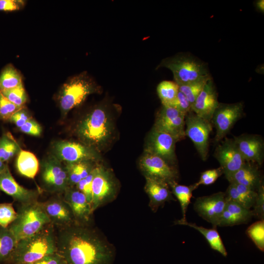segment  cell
I'll list each match as a JSON object with an SVG mask.
<instances>
[{
    "label": "cell",
    "mask_w": 264,
    "mask_h": 264,
    "mask_svg": "<svg viewBox=\"0 0 264 264\" xmlns=\"http://www.w3.org/2000/svg\"><path fill=\"white\" fill-rule=\"evenodd\" d=\"M0 191L11 196L19 204H24L38 200L39 192L28 189L19 184L12 176L9 167L0 173Z\"/></svg>",
    "instance_id": "cell-18"
},
{
    "label": "cell",
    "mask_w": 264,
    "mask_h": 264,
    "mask_svg": "<svg viewBox=\"0 0 264 264\" xmlns=\"http://www.w3.org/2000/svg\"><path fill=\"white\" fill-rule=\"evenodd\" d=\"M25 1L22 0H0V11H13L22 9Z\"/></svg>",
    "instance_id": "cell-44"
},
{
    "label": "cell",
    "mask_w": 264,
    "mask_h": 264,
    "mask_svg": "<svg viewBox=\"0 0 264 264\" xmlns=\"http://www.w3.org/2000/svg\"><path fill=\"white\" fill-rule=\"evenodd\" d=\"M144 189L149 199V206L154 212L170 200H174L171 188L166 182L153 178L145 177Z\"/></svg>",
    "instance_id": "cell-22"
},
{
    "label": "cell",
    "mask_w": 264,
    "mask_h": 264,
    "mask_svg": "<svg viewBox=\"0 0 264 264\" xmlns=\"http://www.w3.org/2000/svg\"><path fill=\"white\" fill-rule=\"evenodd\" d=\"M31 117L23 108L16 112L11 117V120L18 128H21Z\"/></svg>",
    "instance_id": "cell-46"
},
{
    "label": "cell",
    "mask_w": 264,
    "mask_h": 264,
    "mask_svg": "<svg viewBox=\"0 0 264 264\" xmlns=\"http://www.w3.org/2000/svg\"><path fill=\"white\" fill-rule=\"evenodd\" d=\"M12 264L6 263V264Z\"/></svg>",
    "instance_id": "cell-49"
},
{
    "label": "cell",
    "mask_w": 264,
    "mask_h": 264,
    "mask_svg": "<svg viewBox=\"0 0 264 264\" xmlns=\"http://www.w3.org/2000/svg\"><path fill=\"white\" fill-rule=\"evenodd\" d=\"M94 168L88 176L81 180L75 186L78 190L85 195L91 207L92 199V184L94 174Z\"/></svg>",
    "instance_id": "cell-40"
},
{
    "label": "cell",
    "mask_w": 264,
    "mask_h": 264,
    "mask_svg": "<svg viewBox=\"0 0 264 264\" xmlns=\"http://www.w3.org/2000/svg\"><path fill=\"white\" fill-rule=\"evenodd\" d=\"M41 203L55 228L64 227L75 223L71 210L62 195H55Z\"/></svg>",
    "instance_id": "cell-17"
},
{
    "label": "cell",
    "mask_w": 264,
    "mask_h": 264,
    "mask_svg": "<svg viewBox=\"0 0 264 264\" xmlns=\"http://www.w3.org/2000/svg\"><path fill=\"white\" fill-rule=\"evenodd\" d=\"M57 252L66 264H112L115 250L89 225L74 223L55 228Z\"/></svg>",
    "instance_id": "cell-1"
},
{
    "label": "cell",
    "mask_w": 264,
    "mask_h": 264,
    "mask_svg": "<svg viewBox=\"0 0 264 264\" xmlns=\"http://www.w3.org/2000/svg\"><path fill=\"white\" fill-rule=\"evenodd\" d=\"M226 203L225 192H219L198 198L194 209L200 217L211 223L213 228H217Z\"/></svg>",
    "instance_id": "cell-15"
},
{
    "label": "cell",
    "mask_w": 264,
    "mask_h": 264,
    "mask_svg": "<svg viewBox=\"0 0 264 264\" xmlns=\"http://www.w3.org/2000/svg\"><path fill=\"white\" fill-rule=\"evenodd\" d=\"M227 180L229 183L242 185L256 191L264 182L258 165L248 162H245Z\"/></svg>",
    "instance_id": "cell-23"
},
{
    "label": "cell",
    "mask_w": 264,
    "mask_h": 264,
    "mask_svg": "<svg viewBox=\"0 0 264 264\" xmlns=\"http://www.w3.org/2000/svg\"><path fill=\"white\" fill-rule=\"evenodd\" d=\"M156 91L162 105L169 106L176 98L179 87L175 81L164 80L158 84Z\"/></svg>",
    "instance_id": "cell-31"
},
{
    "label": "cell",
    "mask_w": 264,
    "mask_h": 264,
    "mask_svg": "<svg viewBox=\"0 0 264 264\" xmlns=\"http://www.w3.org/2000/svg\"><path fill=\"white\" fill-rule=\"evenodd\" d=\"M24 107H19L8 100L0 90V119L10 120L12 116Z\"/></svg>",
    "instance_id": "cell-38"
},
{
    "label": "cell",
    "mask_w": 264,
    "mask_h": 264,
    "mask_svg": "<svg viewBox=\"0 0 264 264\" xmlns=\"http://www.w3.org/2000/svg\"><path fill=\"white\" fill-rule=\"evenodd\" d=\"M255 6L257 10L261 12H264V0H259L255 2Z\"/></svg>",
    "instance_id": "cell-47"
},
{
    "label": "cell",
    "mask_w": 264,
    "mask_h": 264,
    "mask_svg": "<svg viewBox=\"0 0 264 264\" xmlns=\"http://www.w3.org/2000/svg\"><path fill=\"white\" fill-rule=\"evenodd\" d=\"M55 157L65 163L83 161L96 162L100 159L98 152L83 144L73 141H60L54 143Z\"/></svg>",
    "instance_id": "cell-13"
},
{
    "label": "cell",
    "mask_w": 264,
    "mask_h": 264,
    "mask_svg": "<svg viewBox=\"0 0 264 264\" xmlns=\"http://www.w3.org/2000/svg\"><path fill=\"white\" fill-rule=\"evenodd\" d=\"M175 224L186 225L197 230L204 237L212 249L224 257L227 255L226 248L216 228H206L194 223L188 222L187 220L181 221L179 220H176Z\"/></svg>",
    "instance_id": "cell-25"
},
{
    "label": "cell",
    "mask_w": 264,
    "mask_h": 264,
    "mask_svg": "<svg viewBox=\"0 0 264 264\" xmlns=\"http://www.w3.org/2000/svg\"><path fill=\"white\" fill-rule=\"evenodd\" d=\"M234 142L246 162L261 165L264 159V141L259 135L243 134L234 138Z\"/></svg>",
    "instance_id": "cell-20"
},
{
    "label": "cell",
    "mask_w": 264,
    "mask_h": 264,
    "mask_svg": "<svg viewBox=\"0 0 264 264\" xmlns=\"http://www.w3.org/2000/svg\"><path fill=\"white\" fill-rule=\"evenodd\" d=\"M3 95L16 106L22 108L27 101V95L22 83L9 89L1 91Z\"/></svg>",
    "instance_id": "cell-36"
},
{
    "label": "cell",
    "mask_w": 264,
    "mask_h": 264,
    "mask_svg": "<svg viewBox=\"0 0 264 264\" xmlns=\"http://www.w3.org/2000/svg\"><path fill=\"white\" fill-rule=\"evenodd\" d=\"M185 133L193 142L203 160L207 158L209 151V137L212 131L211 122L205 120L192 110L185 116Z\"/></svg>",
    "instance_id": "cell-9"
},
{
    "label": "cell",
    "mask_w": 264,
    "mask_h": 264,
    "mask_svg": "<svg viewBox=\"0 0 264 264\" xmlns=\"http://www.w3.org/2000/svg\"><path fill=\"white\" fill-rule=\"evenodd\" d=\"M16 167L21 175L33 179L39 170V163L33 153L20 149L16 159Z\"/></svg>",
    "instance_id": "cell-26"
},
{
    "label": "cell",
    "mask_w": 264,
    "mask_h": 264,
    "mask_svg": "<svg viewBox=\"0 0 264 264\" xmlns=\"http://www.w3.org/2000/svg\"><path fill=\"white\" fill-rule=\"evenodd\" d=\"M234 184L237 191L240 204L246 209H250L255 202L257 191L242 185Z\"/></svg>",
    "instance_id": "cell-35"
},
{
    "label": "cell",
    "mask_w": 264,
    "mask_h": 264,
    "mask_svg": "<svg viewBox=\"0 0 264 264\" xmlns=\"http://www.w3.org/2000/svg\"><path fill=\"white\" fill-rule=\"evenodd\" d=\"M17 242L8 228L0 226V264H10Z\"/></svg>",
    "instance_id": "cell-28"
},
{
    "label": "cell",
    "mask_w": 264,
    "mask_h": 264,
    "mask_svg": "<svg viewBox=\"0 0 264 264\" xmlns=\"http://www.w3.org/2000/svg\"><path fill=\"white\" fill-rule=\"evenodd\" d=\"M101 87L86 71L70 77L64 84L59 94V102L64 115L81 105L91 94L101 92Z\"/></svg>",
    "instance_id": "cell-4"
},
{
    "label": "cell",
    "mask_w": 264,
    "mask_h": 264,
    "mask_svg": "<svg viewBox=\"0 0 264 264\" xmlns=\"http://www.w3.org/2000/svg\"><path fill=\"white\" fill-rule=\"evenodd\" d=\"M8 164L0 160V173L6 168Z\"/></svg>",
    "instance_id": "cell-48"
},
{
    "label": "cell",
    "mask_w": 264,
    "mask_h": 264,
    "mask_svg": "<svg viewBox=\"0 0 264 264\" xmlns=\"http://www.w3.org/2000/svg\"><path fill=\"white\" fill-rule=\"evenodd\" d=\"M252 210L253 216L260 220H264V182L257 190V197Z\"/></svg>",
    "instance_id": "cell-41"
},
{
    "label": "cell",
    "mask_w": 264,
    "mask_h": 264,
    "mask_svg": "<svg viewBox=\"0 0 264 264\" xmlns=\"http://www.w3.org/2000/svg\"><path fill=\"white\" fill-rule=\"evenodd\" d=\"M180 112L187 114L191 110V104L186 97L180 91H178L175 99L169 106Z\"/></svg>",
    "instance_id": "cell-42"
},
{
    "label": "cell",
    "mask_w": 264,
    "mask_h": 264,
    "mask_svg": "<svg viewBox=\"0 0 264 264\" xmlns=\"http://www.w3.org/2000/svg\"><path fill=\"white\" fill-rule=\"evenodd\" d=\"M26 264H66L64 259L57 252L48 255L33 263Z\"/></svg>",
    "instance_id": "cell-45"
},
{
    "label": "cell",
    "mask_w": 264,
    "mask_h": 264,
    "mask_svg": "<svg viewBox=\"0 0 264 264\" xmlns=\"http://www.w3.org/2000/svg\"><path fill=\"white\" fill-rule=\"evenodd\" d=\"M185 116L172 107L162 105L156 113L153 128L167 133L179 141L186 137Z\"/></svg>",
    "instance_id": "cell-12"
},
{
    "label": "cell",
    "mask_w": 264,
    "mask_h": 264,
    "mask_svg": "<svg viewBox=\"0 0 264 264\" xmlns=\"http://www.w3.org/2000/svg\"><path fill=\"white\" fill-rule=\"evenodd\" d=\"M176 142L169 134L153 128L148 136L144 153L158 156L170 164L176 166Z\"/></svg>",
    "instance_id": "cell-14"
},
{
    "label": "cell",
    "mask_w": 264,
    "mask_h": 264,
    "mask_svg": "<svg viewBox=\"0 0 264 264\" xmlns=\"http://www.w3.org/2000/svg\"><path fill=\"white\" fill-rule=\"evenodd\" d=\"M222 174L223 171L220 167L216 169L206 170L201 174L199 180L194 184L196 189L200 185L212 184Z\"/></svg>",
    "instance_id": "cell-39"
},
{
    "label": "cell",
    "mask_w": 264,
    "mask_h": 264,
    "mask_svg": "<svg viewBox=\"0 0 264 264\" xmlns=\"http://www.w3.org/2000/svg\"><path fill=\"white\" fill-rule=\"evenodd\" d=\"M243 111V104L242 102L232 104L219 103L211 121L216 130L215 142H219L225 137L236 122L242 117Z\"/></svg>",
    "instance_id": "cell-11"
},
{
    "label": "cell",
    "mask_w": 264,
    "mask_h": 264,
    "mask_svg": "<svg viewBox=\"0 0 264 264\" xmlns=\"http://www.w3.org/2000/svg\"><path fill=\"white\" fill-rule=\"evenodd\" d=\"M15 220L7 227L17 242L39 232L50 223L41 203L38 201L19 204Z\"/></svg>",
    "instance_id": "cell-6"
},
{
    "label": "cell",
    "mask_w": 264,
    "mask_h": 264,
    "mask_svg": "<svg viewBox=\"0 0 264 264\" xmlns=\"http://www.w3.org/2000/svg\"><path fill=\"white\" fill-rule=\"evenodd\" d=\"M20 129L22 132L33 136H40L42 133L41 126L31 118L20 128Z\"/></svg>",
    "instance_id": "cell-43"
},
{
    "label": "cell",
    "mask_w": 264,
    "mask_h": 264,
    "mask_svg": "<svg viewBox=\"0 0 264 264\" xmlns=\"http://www.w3.org/2000/svg\"><path fill=\"white\" fill-rule=\"evenodd\" d=\"M57 252L56 231L51 223L18 242L10 264H26Z\"/></svg>",
    "instance_id": "cell-3"
},
{
    "label": "cell",
    "mask_w": 264,
    "mask_h": 264,
    "mask_svg": "<svg viewBox=\"0 0 264 264\" xmlns=\"http://www.w3.org/2000/svg\"><path fill=\"white\" fill-rule=\"evenodd\" d=\"M169 186L172 194L176 198L180 205L182 218L179 220L185 221L186 220V214L187 210L191 202V199L193 196V192L196 189V188L194 184L190 186H186L179 184L176 182L171 183L169 184Z\"/></svg>",
    "instance_id": "cell-29"
},
{
    "label": "cell",
    "mask_w": 264,
    "mask_h": 264,
    "mask_svg": "<svg viewBox=\"0 0 264 264\" xmlns=\"http://www.w3.org/2000/svg\"><path fill=\"white\" fill-rule=\"evenodd\" d=\"M214 155L219 162L226 179L238 171L246 162L233 139L226 138L217 147Z\"/></svg>",
    "instance_id": "cell-16"
},
{
    "label": "cell",
    "mask_w": 264,
    "mask_h": 264,
    "mask_svg": "<svg viewBox=\"0 0 264 264\" xmlns=\"http://www.w3.org/2000/svg\"><path fill=\"white\" fill-rule=\"evenodd\" d=\"M20 151L15 141L7 134L0 138V160L6 163Z\"/></svg>",
    "instance_id": "cell-33"
},
{
    "label": "cell",
    "mask_w": 264,
    "mask_h": 264,
    "mask_svg": "<svg viewBox=\"0 0 264 264\" xmlns=\"http://www.w3.org/2000/svg\"><path fill=\"white\" fill-rule=\"evenodd\" d=\"M17 213L11 203H0V226L7 228L16 219Z\"/></svg>",
    "instance_id": "cell-37"
},
{
    "label": "cell",
    "mask_w": 264,
    "mask_h": 264,
    "mask_svg": "<svg viewBox=\"0 0 264 264\" xmlns=\"http://www.w3.org/2000/svg\"><path fill=\"white\" fill-rule=\"evenodd\" d=\"M160 67L170 70L178 85L211 76L205 63L188 53H179L163 59L156 69Z\"/></svg>",
    "instance_id": "cell-5"
},
{
    "label": "cell",
    "mask_w": 264,
    "mask_h": 264,
    "mask_svg": "<svg viewBox=\"0 0 264 264\" xmlns=\"http://www.w3.org/2000/svg\"><path fill=\"white\" fill-rule=\"evenodd\" d=\"M139 166L145 177L163 181L169 185L178 182L179 173L176 166L158 156L144 153L139 159Z\"/></svg>",
    "instance_id": "cell-10"
},
{
    "label": "cell",
    "mask_w": 264,
    "mask_h": 264,
    "mask_svg": "<svg viewBox=\"0 0 264 264\" xmlns=\"http://www.w3.org/2000/svg\"><path fill=\"white\" fill-rule=\"evenodd\" d=\"M92 191L93 213L99 207L112 201L116 197V180L111 172L102 165H96L94 168Z\"/></svg>",
    "instance_id": "cell-7"
},
{
    "label": "cell",
    "mask_w": 264,
    "mask_h": 264,
    "mask_svg": "<svg viewBox=\"0 0 264 264\" xmlns=\"http://www.w3.org/2000/svg\"><path fill=\"white\" fill-rule=\"evenodd\" d=\"M40 177L43 188L49 193L62 195L68 187L65 165L55 156L43 161Z\"/></svg>",
    "instance_id": "cell-8"
},
{
    "label": "cell",
    "mask_w": 264,
    "mask_h": 264,
    "mask_svg": "<svg viewBox=\"0 0 264 264\" xmlns=\"http://www.w3.org/2000/svg\"><path fill=\"white\" fill-rule=\"evenodd\" d=\"M247 235L252 240L257 247L264 251V220H259L252 224L246 231Z\"/></svg>",
    "instance_id": "cell-34"
},
{
    "label": "cell",
    "mask_w": 264,
    "mask_h": 264,
    "mask_svg": "<svg viewBox=\"0 0 264 264\" xmlns=\"http://www.w3.org/2000/svg\"><path fill=\"white\" fill-rule=\"evenodd\" d=\"M219 104L217 91L211 77L192 104L191 110L200 117L211 122Z\"/></svg>",
    "instance_id": "cell-21"
},
{
    "label": "cell",
    "mask_w": 264,
    "mask_h": 264,
    "mask_svg": "<svg viewBox=\"0 0 264 264\" xmlns=\"http://www.w3.org/2000/svg\"><path fill=\"white\" fill-rule=\"evenodd\" d=\"M76 132L83 144L98 152L104 148L113 132L109 105L104 103L94 107L78 124Z\"/></svg>",
    "instance_id": "cell-2"
},
{
    "label": "cell",
    "mask_w": 264,
    "mask_h": 264,
    "mask_svg": "<svg viewBox=\"0 0 264 264\" xmlns=\"http://www.w3.org/2000/svg\"><path fill=\"white\" fill-rule=\"evenodd\" d=\"M91 161L65 164L68 187L75 186L81 180L86 178L92 171L97 164Z\"/></svg>",
    "instance_id": "cell-27"
},
{
    "label": "cell",
    "mask_w": 264,
    "mask_h": 264,
    "mask_svg": "<svg viewBox=\"0 0 264 264\" xmlns=\"http://www.w3.org/2000/svg\"><path fill=\"white\" fill-rule=\"evenodd\" d=\"M62 196L71 210L75 223L89 225L93 212L85 195L74 186L68 187Z\"/></svg>",
    "instance_id": "cell-19"
},
{
    "label": "cell",
    "mask_w": 264,
    "mask_h": 264,
    "mask_svg": "<svg viewBox=\"0 0 264 264\" xmlns=\"http://www.w3.org/2000/svg\"><path fill=\"white\" fill-rule=\"evenodd\" d=\"M22 82L20 72L11 64L6 65L0 74V90L15 88Z\"/></svg>",
    "instance_id": "cell-30"
},
{
    "label": "cell",
    "mask_w": 264,
    "mask_h": 264,
    "mask_svg": "<svg viewBox=\"0 0 264 264\" xmlns=\"http://www.w3.org/2000/svg\"><path fill=\"white\" fill-rule=\"evenodd\" d=\"M211 77V76H210L188 84L178 85L179 91L186 97L191 106L203 89L207 81Z\"/></svg>",
    "instance_id": "cell-32"
},
{
    "label": "cell",
    "mask_w": 264,
    "mask_h": 264,
    "mask_svg": "<svg viewBox=\"0 0 264 264\" xmlns=\"http://www.w3.org/2000/svg\"><path fill=\"white\" fill-rule=\"evenodd\" d=\"M253 217L252 211L237 203L227 201L218 226H232L249 222Z\"/></svg>",
    "instance_id": "cell-24"
}]
</instances>
